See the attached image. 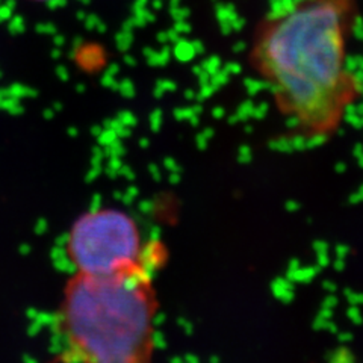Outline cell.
Listing matches in <instances>:
<instances>
[{"instance_id": "7a4b0ae2", "label": "cell", "mask_w": 363, "mask_h": 363, "mask_svg": "<svg viewBox=\"0 0 363 363\" xmlns=\"http://www.w3.org/2000/svg\"><path fill=\"white\" fill-rule=\"evenodd\" d=\"M149 267L116 276L76 274L61 330L77 363H152L157 301Z\"/></svg>"}, {"instance_id": "3957f363", "label": "cell", "mask_w": 363, "mask_h": 363, "mask_svg": "<svg viewBox=\"0 0 363 363\" xmlns=\"http://www.w3.org/2000/svg\"><path fill=\"white\" fill-rule=\"evenodd\" d=\"M67 252L77 274L84 276H116L150 265L138 224L117 209L79 218L68 235Z\"/></svg>"}, {"instance_id": "6da1fadb", "label": "cell", "mask_w": 363, "mask_h": 363, "mask_svg": "<svg viewBox=\"0 0 363 363\" xmlns=\"http://www.w3.org/2000/svg\"><path fill=\"white\" fill-rule=\"evenodd\" d=\"M357 13L356 0H292L255 30L250 64L306 141L330 140L362 99L348 50Z\"/></svg>"}]
</instances>
